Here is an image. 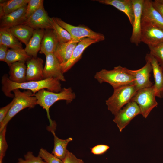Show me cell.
<instances>
[{"instance_id":"obj_6","label":"cell","mask_w":163,"mask_h":163,"mask_svg":"<svg viewBox=\"0 0 163 163\" xmlns=\"http://www.w3.org/2000/svg\"><path fill=\"white\" fill-rule=\"evenodd\" d=\"M53 18L56 23L71 34L73 40L78 42L86 38H90L99 42L105 40V36L103 34L94 32L86 26H75L66 23L57 17H53Z\"/></svg>"},{"instance_id":"obj_1","label":"cell","mask_w":163,"mask_h":163,"mask_svg":"<svg viewBox=\"0 0 163 163\" xmlns=\"http://www.w3.org/2000/svg\"><path fill=\"white\" fill-rule=\"evenodd\" d=\"M2 90L7 97L14 98V94L11 92L16 89H27L31 91L34 94L40 90L47 89L48 91L59 92L62 88L60 81L54 78H49L38 81H27L16 83L11 81L7 74L2 78Z\"/></svg>"},{"instance_id":"obj_33","label":"cell","mask_w":163,"mask_h":163,"mask_svg":"<svg viewBox=\"0 0 163 163\" xmlns=\"http://www.w3.org/2000/svg\"><path fill=\"white\" fill-rule=\"evenodd\" d=\"M38 155L46 163H63L62 161L56 157L53 154L50 153L43 148L40 149Z\"/></svg>"},{"instance_id":"obj_31","label":"cell","mask_w":163,"mask_h":163,"mask_svg":"<svg viewBox=\"0 0 163 163\" xmlns=\"http://www.w3.org/2000/svg\"><path fill=\"white\" fill-rule=\"evenodd\" d=\"M43 0H29L26 11V17L27 19L43 5Z\"/></svg>"},{"instance_id":"obj_15","label":"cell","mask_w":163,"mask_h":163,"mask_svg":"<svg viewBox=\"0 0 163 163\" xmlns=\"http://www.w3.org/2000/svg\"><path fill=\"white\" fill-rule=\"evenodd\" d=\"M43 61L40 58L31 57L27 61V81H38L44 79Z\"/></svg>"},{"instance_id":"obj_21","label":"cell","mask_w":163,"mask_h":163,"mask_svg":"<svg viewBox=\"0 0 163 163\" xmlns=\"http://www.w3.org/2000/svg\"><path fill=\"white\" fill-rule=\"evenodd\" d=\"M45 30H34L33 34L24 49L27 53L31 57H37L38 53L40 51L41 42Z\"/></svg>"},{"instance_id":"obj_11","label":"cell","mask_w":163,"mask_h":163,"mask_svg":"<svg viewBox=\"0 0 163 163\" xmlns=\"http://www.w3.org/2000/svg\"><path fill=\"white\" fill-rule=\"evenodd\" d=\"M46 56V62L43 69L44 79L54 78L60 81L65 82L61 64L53 53L48 54Z\"/></svg>"},{"instance_id":"obj_18","label":"cell","mask_w":163,"mask_h":163,"mask_svg":"<svg viewBox=\"0 0 163 163\" xmlns=\"http://www.w3.org/2000/svg\"><path fill=\"white\" fill-rule=\"evenodd\" d=\"M27 5L1 18L0 27L9 28L24 24L27 19L26 17Z\"/></svg>"},{"instance_id":"obj_27","label":"cell","mask_w":163,"mask_h":163,"mask_svg":"<svg viewBox=\"0 0 163 163\" xmlns=\"http://www.w3.org/2000/svg\"><path fill=\"white\" fill-rule=\"evenodd\" d=\"M29 0H10L0 4V18L27 5Z\"/></svg>"},{"instance_id":"obj_19","label":"cell","mask_w":163,"mask_h":163,"mask_svg":"<svg viewBox=\"0 0 163 163\" xmlns=\"http://www.w3.org/2000/svg\"><path fill=\"white\" fill-rule=\"evenodd\" d=\"M99 3L112 6L123 12L127 16L132 25L134 20V12L132 0H97Z\"/></svg>"},{"instance_id":"obj_36","label":"cell","mask_w":163,"mask_h":163,"mask_svg":"<svg viewBox=\"0 0 163 163\" xmlns=\"http://www.w3.org/2000/svg\"><path fill=\"white\" fill-rule=\"evenodd\" d=\"M62 161L63 163H84L82 159L77 158L74 154L69 151Z\"/></svg>"},{"instance_id":"obj_5","label":"cell","mask_w":163,"mask_h":163,"mask_svg":"<svg viewBox=\"0 0 163 163\" xmlns=\"http://www.w3.org/2000/svg\"><path fill=\"white\" fill-rule=\"evenodd\" d=\"M112 95L105 101L109 110L114 115L131 101L137 91L134 84L113 89Z\"/></svg>"},{"instance_id":"obj_23","label":"cell","mask_w":163,"mask_h":163,"mask_svg":"<svg viewBox=\"0 0 163 163\" xmlns=\"http://www.w3.org/2000/svg\"><path fill=\"white\" fill-rule=\"evenodd\" d=\"M25 63L18 62L8 66L10 68L9 78L11 81L18 83L27 82V66Z\"/></svg>"},{"instance_id":"obj_39","label":"cell","mask_w":163,"mask_h":163,"mask_svg":"<svg viewBox=\"0 0 163 163\" xmlns=\"http://www.w3.org/2000/svg\"><path fill=\"white\" fill-rule=\"evenodd\" d=\"M8 48L3 45H0V60L5 62L6 57L8 50Z\"/></svg>"},{"instance_id":"obj_24","label":"cell","mask_w":163,"mask_h":163,"mask_svg":"<svg viewBox=\"0 0 163 163\" xmlns=\"http://www.w3.org/2000/svg\"><path fill=\"white\" fill-rule=\"evenodd\" d=\"M54 130L50 131L54 136V146L52 154L59 159L63 161L66 157L68 150L67 147L69 142L72 141L73 139L69 137L66 139L59 138L56 135Z\"/></svg>"},{"instance_id":"obj_37","label":"cell","mask_w":163,"mask_h":163,"mask_svg":"<svg viewBox=\"0 0 163 163\" xmlns=\"http://www.w3.org/2000/svg\"><path fill=\"white\" fill-rule=\"evenodd\" d=\"M14 98L8 104L4 107H2L0 109V123H1L5 118L14 101Z\"/></svg>"},{"instance_id":"obj_26","label":"cell","mask_w":163,"mask_h":163,"mask_svg":"<svg viewBox=\"0 0 163 163\" xmlns=\"http://www.w3.org/2000/svg\"><path fill=\"white\" fill-rule=\"evenodd\" d=\"M1 45L10 49L23 48L21 42L7 28H0V45Z\"/></svg>"},{"instance_id":"obj_28","label":"cell","mask_w":163,"mask_h":163,"mask_svg":"<svg viewBox=\"0 0 163 163\" xmlns=\"http://www.w3.org/2000/svg\"><path fill=\"white\" fill-rule=\"evenodd\" d=\"M31 57L23 48L10 49L8 50L5 62L9 66L11 64L16 62H25Z\"/></svg>"},{"instance_id":"obj_25","label":"cell","mask_w":163,"mask_h":163,"mask_svg":"<svg viewBox=\"0 0 163 163\" xmlns=\"http://www.w3.org/2000/svg\"><path fill=\"white\" fill-rule=\"evenodd\" d=\"M9 31L21 42L25 46L32 37L34 29L25 24H21L7 28Z\"/></svg>"},{"instance_id":"obj_41","label":"cell","mask_w":163,"mask_h":163,"mask_svg":"<svg viewBox=\"0 0 163 163\" xmlns=\"http://www.w3.org/2000/svg\"><path fill=\"white\" fill-rule=\"evenodd\" d=\"M163 72V67H161Z\"/></svg>"},{"instance_id":"obj_10","label":"cell","mask_w":163,"mask_h":163,"mask_svg":"<svg viewBox=\"0 0 163 163\" xmlns=\"http://www.w3.org/2000/svg\"><path fill=\"white\" fill-rule=\"evenodd\" d=\"M51 20L43 5L27 19L24 24L34 30L53 29Z\"/></svg>"},{"instance_id":"obj_13","label":"cell","mask_w":163,"mask_h":163,"mask_svg":"<svg viewBox=\"0 0 163 163\" xmlns=\"http://www.w3.org/2000/svg\"><path fill=\"white\" fill-rule=\"evenodd\" d=\"M146 62L145 64L140 69L136 70L128 69L129 73L134 78V84L137 91L153 85L150 79L151 73L152 71V66L149 62Z\"/></svg>"},{"instance_id":"obj_14","label":"cell","mask_w":163,"mask_h":163,"mask_svg":"<svg viewBox=\"0 0 163 163\" xmlns=\"http://www.w3.org/2000/svg\"><path fill=\"white\" fill-rule=\"evenodd\" d=\"M145 61L151 64L154 79L153 85L156 97L163 98V72L160 64L156 59L149 53L146 54Z\"/></svg>"},{"instance_id":"obj_8","label":"cell","mask_w":163,"mask_h":163,"mask_svg":"<svg viewBox=\"0 0 163 163\" xmlns=\"http://www.w3.org/2000/svg\"><path fill=\"white\" fill-rule=\"evenodd\" d=\"M139 114H141V112L139 106L135 102L131 101L114 115L113 121L121 132L132 120Z\"/></svg>"},{"instance_id":"obj_9","label":"cell","mask_w":163,"mask_h":163,"mask_svg":"<svg viewBox=\"0 0 163 163\" xmlns=\"http://www.w3.org/2000/svg\"><path fill=\"white\" fill-rule=\"evenodd\" d=\"M141 42L149 46L163 43V30L141 19Z\"/></svg>"},{"instance_id":"obj_7","label":"cell","mask_w":163,"mask_h":163,"mask_svg":"<svg viewBox=\"0 0 163 163\" xmlns=\"http://www.w3.org/2000/svg\"><path fill=\"white\" fill-rule=\"evenodd\" d=\"M153 85L138 90L132 98L138 105L141 114L146 118L152 110L158 105Z\"/></svg>"},{"instance_id":"obj_17","label":"cell","mask_w":163,"mask_h":163,"mask_svg":"<svg viewBox=\"0 0 163 163\" xmlns=\"http://www.w3.org/2000/svg\"><path fill=\"white\" fill-rule=\"evenodd\" d=\"M142 18L163 30V18L154 7L152 1L144 0Z\"/></svg>"},{"instance_id":"obj_34","label":"cell","mask_w":163,"mask_h":163,"mask_svg":"<svg viewBox=\"0 0 163 163\" xmlns=\"http://www.w3.org/2000/svg\"><path fill=\"white\" fill-rule=\"evenodd\" d=\"M6 126L0 131V163H2L3 159L8 148L5 139Z\"/></svg>"},{"instance_id":"obj_2","label":"cell","mask_w":163,"mask_h":163,"mask_svg":"<svg viewBox=\"0 0 163 163\" xmlns=\"http://www.w3.org/2000/svg\"><path fill=\"white\" fill-rule=\"evenodd\" d=\"M34 96L37 100V104L42 107L46 112L50 122L48 128L54 129L56 128V124L51 119L49 114L50 107L58 101L64 100L67 103H70L76 97L75 94L71 87L64 88L61 91L58 93L43 89L37 92Z\"/></svg>"},{"instance_id":"obj_20","label":"cell","mask_w":163,"mask_h":163,"mask_svg":"<svg viewBox=\"0 0 163 163\" xmlns=\"http://www.w3.org/2000/svg\"><path fill=\"white\" fill-rule=\"evenodd\" d=\"M79 42L74 40L65 43H59L54 53L61 64L67 62Z\"/></svg>"},{"instance_id":"obj_40","label":"cell","mask_w":163,"mask_h":163,"mask_svg":"<svg viewBox=\"0 0 163 163\" xmlns=\"http://www.w3.org/2000/svg\"><path fill=\"white\" fill-rule=\"evenodd\" d=\"M159 1L160 2H162V3H163V0H159Z\"/></svg>"},{"instance_id":"obj_3","label":"cell","mask_w":163,"mask_h":163,"mask_svg":"<svg viewBox=\"0 0 163 163\" xmlns=\"http://www.w3.org/2000/svg\"><path fill=\"white\" fill-rule=\"evenodd\" d=\"M94 78L99 83L106 82L113 89L123 86L134 84V78L128 69L120 65L111 70L102 69L97 72Z\"/></svg>"},{"instance_id":"obj_32","label":"cell","mask_w":163,"mask_h":163,"mask_svg":"<svg viewBox=\"0 0 163 163\" xmlns=\"http://www.w3.org/2000/svg\"><path fill=\"white\" fill-rule=\"evenodd\" d=\"M24 159L20 158L17 163H46L38 155L35 156L33 152L29 151L24 155Z\"/></svg>"},{"instance_id":"obj_38","label":"cell","mask_w":163,"mask_h":163,"mask_svg":"<svg viewBox=\"0 0 163 163\" xmlns=\"http://www.w3.org/2000/svg\"><path fill=\"white\" fill-rule=\"evenodd\" d=\"M152 3L154 7L160 13L163 18V3L159 0L152 1Z\"/></svg>"},{"instance_id":"obj_29","label":"cell","mask_w":163,"mask_h":163,"mask_svg":"<svg viewBox=\"0 0 163 163\" xmlns=\"http://www.w3.org/2000/svg\"><path fill=\"white\" fill-rule=\"evenodd\" d=\"M51 19L53 30L59 43H67L73 40L71 34L66 30L56 23L53 18Z\"/></svg>"},{"instance_id":"obj_12","label":"cell","mask_w":163,"mask_h":163,"mask_svg":"<svg viewBox=\"0 0 163 163\" xmlns=\"http://www.w3.org/2000/svg\"><path fill=\"white\" fill-rule=\"evenodd\" d=\"M134 12V20L130 42L138 46L141 42V19L144 0H132Z\"/></svg>"},{"instance_id":"obj_22","label":"cell","mask_w":163,"mask_h":163,"mask_svg":"<svg viewBox=\"0 0 163 163\" xmlns=\"http://www.w3.org/2000/svg\"><path fill=\"white\" fill-rule=\"evenodd\" d=\"M59 42L53 29L45 30L41 42L40 53L45 56L54 53Z\"/></svg>"},{"instance_id":"obj_4","label":"cell","mask_w":163,"mask_h":163,"mask_svg":"<svg viewBox=\"0 0 163 163\" xmlns=\"http://www.w3.org/2000/svg\"><path fill=\"white\" fill-rule=\"evenodd\" d=\"M13 92L14 94V101L6 116L0 123V131L20 111L27 108H34L37 104L36 98L31 91L27 90L21 92L19 89H16Z\"/></svg>"},{"instance_id":"obj_30","label":"cell","mask_w":163,"mask_h":163,"mask_svg":"<svg viewBox=\"0 0 163 163\" xmlns=\"http://www.w3.org/2000/svg\"><path fill=\"white\" fill-rule=\"evenodd\" d=\"M148 46L149 53L156 59L161 67H163V43Z\"/></svg>"},{"instance_id":"obj_35","label":"cell","mask_w":163,"mask_h":163,"mask_svg":"<svg viewBox=\"0 0 163 163\" xmlns=\"http://www.w3.org/2000/svg\"><path fill=\"white\" fill-rule=\"evenodd\" d=\"M108 145L99 144L91 148V152L95 155H101L105 153L109 149Z\"/></svg>"},{"instance_id":"obj_16","label":"cell","mask_w":163,"mask_h":163,"mask_svg":"<svg viewBox=\"0 0 163 163\" xmlns=\"http://www.w3.org/2000/svg\"><path fill=\"white\" fill-rule=\"evenodd\" d=\"M99 42L89 38H85L80 41L75 47L70 59L66 63L61 64L63 73L67 72L81 58L84 51L87 48Z\"/></svg>"}]
</instances>
